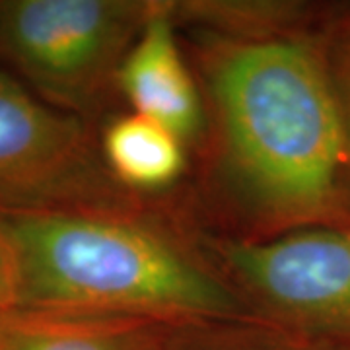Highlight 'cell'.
<instances>
[{
	"mask_svg": "<svg viewBox=\"0 0 350 350\" xmlns=\"http://www.w3.org/2000/svg\"><path fill=\"white\" fill-rule=\"evenodd\" d=\"M319 24L259 38L187 29L206 129L185 204L202 230L259 241L350 224L347 138Z\"/></svg>",
	"mask_w": 350,
	"mask_h": 350,
	"instance_id": "cell-1",
	"label": "cell"
},
{
	"mask_svg": "<svg viewBox=\"0 0 350 350\" xmlns=\"http://www.w3.org/2000/svg\"><path fill=\"white\" fill-rule=\"evenodd\" d=\"M0 239L12 267L14 308L175 325L253 319L202 255L185 202L0 211Z\"/></svg>",
	"mask_w": 350,
	"mask_h": 350,
	"instance_id": "cell-2",
	"label": "cell"
},
{
	"mask_svg": "<svg viewBox=\"0 0 350 350\" xmlns=\"http://www.w3.org/2000/svg\"><path fill=\"white\" fill-rule=\"evenodd\" d=\"M156 0H0V68L96 125L113 115L119 72Z\"/></svg>",
	"mask_w": 350,
	"mask_h": 350,
	"instance_id": "cell-3",
	"label": "cell"
},
{
	"mask_svg": "<svg viewBox=\"0 0 350 350\" xmlns=\"http://www.w3.org/2000/svg\"><path fill=\"white\" fill-rule=\"evenodd\" d=\"M197 243L253 319L350 347V224L259 241L197 226Z\"/></svg>",
	"mask_w": 350,
	"mask_h": 350,
	"instance_id": "cell-4",
	"label": "cell"
},
{
	"mask_svg": "<svg viewBox=\"0 0 350 350\" xmlns=\"http://www.w3.org/2000/svg\"><path fill=\"white\" fill-rule=\"evenodd\" d=\"M154 200L113 179L98 125L41 100L0 68V211L140 208Z\"/></svg>",
	"mask_w": 350,
	"mask_h": 350,
	"instance_id": "cell-5",
	"label": "cell"
},
{
	"mask_svg": "<svg viewBox=\"0 0 350 350\" xmlns=\"http://www.w3.org/2000/svg\"><path fill=\"white\" fill-rule=\"evenodd\" d=\"M174 0H156L148 22L119 72V96L197 150L206 117L199 82L177 38Z\"/></svg>",
	"mask_w": 350,
	"mask_h": 350,
	"instance_id": "cell-6",
	"label": "cell"
},
{
	"mask_svg": "<svg viewBox=\"0 0 350 350\" xmlns=\"http://www.w3.org/2000/svg\"><path fill=\"white\" fill-rule=\"evenodd\" d=\"M179 325L154 317L10 308L0 350H165Z\"/></svg>",
	"mask_w": 350,
	"mask_h": 350,
	"instance_id": "cell-7",
	"label": "cell"
},
{
	"mask_svg": "<svg viewBox=\"0 0 350 350\" xmlns=\"http://www.w3.org/2000/svg\"><path fill=\"white\" fill-rule=\"evenodd\" d=\"M103 163L126 191L156 199L187 172V144L162 123L140 113H113L98 126Z\"/></svg>",
	"mask_w": 350,
	"mask_h": 350,
	"instance_id": "cell-8",
	"label": "cell"
},
{
	"mask_svg": "<svg viewBox=\"0 0 350 350\" xmlns=\"http://www.w3.org/2000/svg\"><path fill=\"white\" fill-rule=\"evenodd\" d=\"M165 350H350L304 337L259 319H222L179 325Z\"/></svg>",
	"mask_w": 350,
	"mask_h": 350,
	"instance_id": "cell-9",
	"label": "cell"
},
{
	"mask_svg": "<svg viewBox=\"0 0 350 350\" xmlns=\"http://www.w3.org/2000/svg\"><path fill=\"white\" fill-rule=\"evenodd\" d=\"M319 33L333 86L337 92L350 163V4L325 8L319 24Z\"/></svg>",
	"mask_w": 350,
	"mask_h": 350,
	"instance_id": "cell-10",
	"label": "cell"
},
{
	"mask_svg": "<svg viewBox=\"0 0 350 350\" xmlns=\"http://www.w3.org/2000/svg\"><path fill=\"white\" fill-rule=\"evenodd\" d=\"M16 306L14 298V278H12V267L6 247L0 239V313L6 312Z\"/></svg>",
	"mask_w": 350,
	"mask_h": 350,
	"instance_id": "cell-11",
	"label": "cell"
}]
</instances>
